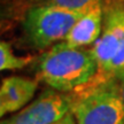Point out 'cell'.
<instances>
[{
  "label": "cell",
  "instance_id": "cell-1",
  "mask_svg": "<svg viewBox=\"0 0 124 124\" xmlns=\"http://www.w3.org/2000/svg\"><path fill=\"white\" fill-rule=\"evenodd\" d=\"M97 74V61L91 49L72 47L63 41L41 55L37 77L53 90L76 93L85 87Z\"/></svg>",
  "mask_w": 124,
  "mask_h": 124
},
{
  "label": "cell",
  "instance_id": "cell-2",
  "mask_svg": "<svg viewBox=\"0 0 124 124\" xmlns=\"http://www.w3.org/2000/svg\"><path fill=\"white\" fill-rule=\"evenodd\" d=\"M90 49L97 61V74L76 93L117 80L124 75V4L121 0L103 1L102 31Z\"/></svg>",
  "mask_w": 124,
  "mask_h": 124
},
{
  "label": "cell",
  "instance_id": "cell-3",
  "mask_svg": "<svg viewBox=\"0 0 124 124\" xmlns=\"http://www.w3.org/2000/svg\"><path fill=\"white\" fill-rule=\"evenodd\" d=\"M91 5L82 9H68L45 4L33 6L24 15L23 32L33 47L47 48L66 38Z\"/></svg>",
  "mask_w": 124,
  "mask_h": 124
},
{
  "label": "cell",
  "instance_id": "cell-4",
  "mask_svg": "<svg viewBox=\"0 0 124 124\" xmlns=\"http://www.w3.org/2000/svg\"><path fill=\"white\" fill-rule=\"evenodd\" d=\"M71 114L77 124H124V102L117 80L71 95Z\"/></svg>",
  "mask_w": 124,
  "mask_h": 124
},
{
  "label": "cell",
  "instance_id": "cell-5",
  "mask_svg": "<svg viewBox=\"0 0 124 124\" xmlns=\"http://www.w3.org/2000/svg\"><path fill=\"white\" fill-rule=\"evenodd\" d=\"M72 102L71 95L47 90L1 124H54L71 113Z\"/></svg>",
  "mask_w": 124,
  "mask_h": 124
},
{
  "label": "cell",
  "instance_id": "cell-6",
  "mask_svg": "<svg viewBox=\"0 0 124 124\" xmlns=\"http://www.w3.org/2000/svg\"><path fill=\"white\" fill-rule=\"evenodd\" d=\"M103 25V0H95L62 40L72 47H86L99 38Z\"/></svg>",
  "mask_w": 124,
  "mask_h": 124
},
{
  "label": "cell",
  "instance_id": "cell-7",
  "mask_svg": "<svg viewBox=\"0 0 124 124\" xmlns=\"http://www.w3.org/2000/svg\"><path fill=\"white\" fill-rule=\"evenodd\" d=\"M38 82L24 77L5 78L0 87V115L17 111L27 106L35 95Z\"/></svg>",
  "mask_w": 124,
  "mask_h": 124
},
{
  "label": "cell",
  "instance_id": "cell-8",
  "mask_svg": "<svg viewBox=\"0 0 124 124\" xmlns=\"http://www.w3.org/2000/svg\"><path fill=\"white\" fill-rule=\"evenodd\" d=\"M33 60L32 55L18 56L14 54L12 46L7 41L0 43V69L4 70H18L27 67Z\"/></svg>",
  "mask_w": 124,
  "mask_h": 124
},
{
  "label": "cell",
  "instance_id": "cell-9",
  "mask_svg": "<svg viewBox=\"0 0 124 124\" xmlns=\"http://www.w3.org/2000/svg\"><path fill=\"white\" fill-rule=\"evenodd\" d=\"M45 5H53L68 9H82L87 7L95 0H41Z\"/></svg>",
  "mask_w": 124,
  "mask_h": 124
},
{
  "label": "cell",
  "instance_id": "cell-10",
  "mask_svg": "<svg viewBox=\"0 0 124 124\" xmlns=\"http://www.w3.org/2000/svg\"><path fill=\"white\" fill-rule=\"evenodd\" d=\"M54 124H77V122H76L74 115L71 113H69L66 117H63L61 121H59V122H56V123H54Z\"/></svg>",
  "mask_w": 124,
  "mask_h": 124
},
{
  "label": "cell",
  "instance_id": "cell-11",
  "mask_svg": "<svg viewBox=\"0 0 124 124\" xmlns=\"http://www.w3.org/2000/svg\"><path fill=\"white\" fill-rule=\"evenodd\" d=\"M117 84H118V91H120L121 98H122V100L124 102V75L120 79H117Z\"/></svg>",
  "mask_w": 124,
  "mask_h": 124
},
{
  "label": "cell",
  "instance_id": "cell-12",
  "mask_svg": "<svg viewBox=\"0 0 124 124\" xmlns=\"http://www.w3.org/2000/svg\"><path fill=\"white\" fill-rule=\"evenodd\" d=\"M121 1H122V2H123V4H124V0H121Z\"/></svg>",
  "mask_w": 124,
  "mask_h": 124
}]
</instances>
